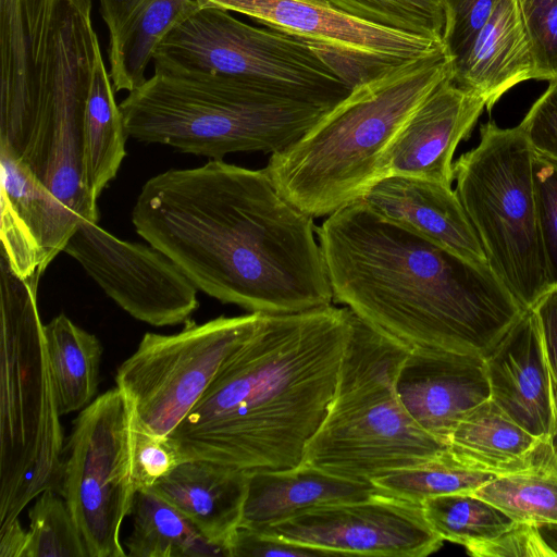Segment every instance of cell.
<instances>
[{"instance_id":"16","label":"cell","mask_w":557,"mask_h":557,"mask_svg":"<svg viewBox=\"0 0 557 557\" xmlns=\"http://www.w3.org/2000/svg\"><path fill=\"white\" fill-rule=\"evenodd\" d=\"M0 177V253L18 277L39 280L81 220L4 148Z\"/></svg>"},{"instance_id":"35","label":"cell","mask_w":557,"mask_h":557,"mask_svg":"<svg viewBox=\"0 0 557 557\" xmlns=\"http://www.w3.org/2000/svg\"><path fill=\"white\" fill-rule=\"evenodd\" d=\"M498 0H443L442 46L450 67L469 52Z\"/></svg>"},{"instance_id":"36","label":"cell","mask_w":557,"mask_h":557,"mask_svg":"<svg viewBox=\"0 0 557 557\" xmlns=\"http://www.w3.org/2000/svg\"><path fill=\"white\" fill-rule=\"evenodd\" d=\"M533 177L543 251L552 286L557 285V163L534 153Z\"/></svg>"},{"instance_id":"6","label":"cell","mask_w":557,"mask_h":557,"mask_svg":"<svg viewBox=\"0 0 557 557\" xmlns=\"http://www.w3.org/2000/svg\"><path fill=\"white\" fill-rule=\"evenodd\" d=\"M0 253V530L42 492H60L63 430L37 306Z\"/></svg>"},{"instance_id":"12","label":"cell","mask_w":557,"mask_h":557,"mask_svg":"<svg viewBox=\"0 0 557 557\" xmlns=\"http://www.w3.org/2000/svg\"><path fill=\"white\" fill-rule=\"evenodd\" d=\"M262 313L188 320L174 334L146 333L115 374L146 431L168 437L206 393L223 364L258 327Z\"/></svg>"},{"instance_id":"10","label":"cell","mask_w":557,"mask_h":557,"mask_svg":"<svg viewBox=\"0 0 557 557\" xmlns=\"http://www.w3.org/2000/svg\"><path fill=\"white\" fill-rule=\"evenodd\" d=\"M152 61L154 71L236 76L330 108L354 87L338 62L319 47L275 28L249 25L218 8H200L173 27Z\"/></svg>"},{"instance_id":"3","label":"cell","mask_w":557,"mask_h":557,"mask_svg":"<svg viewBox=\"0 0 557 557\" xmlns=\"http://www.w3.org/2000/svg\"><path fill=\"white\" fill-rule=\"evenodd\" d=\"M350 331L346 307L263 314L168 436L180 460L247 473L302 463L332 404Z\"/></svg>"},{"instance_id":"13","label":"cell","mask_w":557,"mask_h":557,"mask_svg":"<svg viewBox=\"0 0 557 557\" xmlns=\"http://www.w3.org/2000/svg\"><path fill=\"white\" fill-rule=\"evenodd\" d=\"M63 251L136 320L152 326L186 323L198 309V288L152 245L121 239L83 220Z\"/></svg>"},{"instance_id":"8","label":"cell","mask_w":557,"mask_h":557,"mask_svg":"<svg viewBox=\"0 0 557 557\" xmlns=\"http://www.w3.org/2000/svg\"><path fill=\"white\" fill-rule=\"evenodd\" d=\"M349 312L351 331L335 394L304 462L372 483L441 457L447 445L423 431L397 396L396 376L409 348Z\"/></svg>"},{"instance_id":"7","label":"cell","mask_w":557,"mask_h":557,"mask_svg":"<svg viewBox=\"0 0 557 557\" xmlns=\"http://www.w3.org/2000/svg\"><path fill=\"white\" fill-rule=\"evenodd\" d=\"M91 0H52L39 83L0 111V148L22 162L77 219L98 222L84 171V131L92 71L101 51Z\"/></svg>"},{"instance_id":"4","label":"cell","mask_w":557,"mask_h":557,"mask_svg":"<svg viewBox=\"0 0 557 557\" xmlns=\"http://www.w3.org/2000/svg\"><path fill=\"white\" fill-rule=\"evenodd\" d=\"M450 72L441 46L355 85L301 138L271 154L265 169L276 188L312 218L359 200L381 178L405 122Z\"/></svg>"},{"instance_id":"23","label":"cell","mask_w":557,"mask_h":557,"mask_svg":"<svg viewBox=\"0 0 557 557\" xmlns=\"http://www.w3.org/2000/svg\"><path fill=\"white\" fill-rule=\"evenodd\" d=\"M109 30V74L115 91L146 82L156 48L177 24L201 7L198 0H99Z\"/></svg>"},{"instance_id":"34","label":"cell","mask_w":557,"mask_h":557,"mask_svg":"<svg viewBox=\"0 0 557 557\" xmlns=\"http://www.w3.org/2000/svg\"><path fill=\"white\" fill-rule=\"evenodd\" d=\"M517 2L532 57V79L557 78V0Z\"/></svg>"},{"instance_id":"11","label":"cell","mask_w":557,"mask_h":557,"mask_svg":"<svg viewBox=\"0 0 557 557\" xmlns=\"http://www.w3.org/2000/svg\"><path fill=\"white\" fill-rule=\"evenodd\" d=\"M135 423L134 405L117 386L96 397L73 421L60 493L89 557L127 556L121 529L137 492Z\"/></svg>"},{"instance_id":"29","label":"cell","mask_w":557,"mask_h":557,"mask_svg":"<svg viewBox=\"0 0 557 557\" xmlns=\"http://www.w3.org/2000/svg\"><path fill=\"white\" fill-rule=\"evenodd\" d=\"M421 505L430 527L443 541L466 548L492 541L517 523L472 493L440 495L425 499Z\"/></svg>"},{"instance_id":"9","label":"cell","mask_w":557,"mask_h":557,"mask_svg":"<svg viewBox=\"0 0 557 557\" xmlns=\"http://www.w3.org/2000/svg\"><path fill=\"white\" fill-rule=\"evenodd\" d=\"M476 147L454 163L456 193L488 264L530 309L550 287L533 177L534 151L518 126L480 128Z\"/></svg>"},{"instance_id":"30","label":"cell","mask_w":557,"mask_h":557,"mask_svg":"<svg viewBox=\"0 0 557 557\" xmlns=\"http://www.w3.org/2000/svg\"><path fill=\"white\" fill-rule=\"evenodd\" d=\"M471 493L516 522L535 527L557 523V463L495 476Z\"/></svg>"},{"instance_id":"17","label":"cell","mask_w":557,"mask_h":557,"mask_svg":"<svg viewBox=\"0 0 557 557\" xmlns=\"http://www.w3.org/2000/svg\"><path fill=\"white\" fill-rule=\"evenodd\" d=\"M486 109L478 94L441 83L412 112L389 146L382 177L407 175L446 185L455 180L453 157Z\"/></svg>"},{"instance_id":"1","label":"cell","mask_w":557,"mask_h":557,"mask_svg":"<svg viewBox=\"0 0 557 557\" xmlns=\"http://www.w3.org/2000/svg\"><path fill=\"white\" fill-rule=\"evenodd\" d=\"M132 222L223 304L284 314L333 300L313 218L280 193L265 168L210 160L161 172L143 185Z\"/></svg>"},{"instance_id":"15","label":"cell","mask_w":557,"mask_h":557,"mask_svg":"<svg viewBox=\"0 0 557 557\" xmlns=\"http://www.w3.org/2000/svg\"><path fill=\"white\" fill-rule=\"evenodd\" d=\"M257 532L331 556L424 557L444 542L426 521L422 505L381 492L314 507Z\"/></svg>"},{"instance_id":"25","label":"cell","mask_w":557,"mask_h":557,"mask_svg":"<svg viewBox=\"0 0 557 557\" xmlns=\"http://www.w3.org/2000/svg\"><path fill=\"white\" fill-rule=\"evenodd\" d=\"M530 46L517 0H498L465 58L451 66L457 86L481 96L491 110L521 82L532 79Z\"/></svg>"},{"instance_id":"19","label":"cell","mask_w":557,"mask_h":557,"mask_svg":"<svg viewBox=\"0 0 557 557\" xmlns=\"http://www.w3.org/2000/svg\"><path fill=\"white\" fill-rule=\"evenodd\" d=\"M491 399L531 434L557 443V424L537 317L527 309L484 359Z\"/></svg>"},{"instance_id":"31","label":"cell","mask_w":557,"mask_h":557,"mask_svg":"<svg viewBox=\"0 0 557 557\" xmlns=\"http://www.w3.org/2000/svg\"><path fill=\"white\" fill-rule=\"evenodd\" d=\"M494 478L461 465L446 450L429 462L376 478L372 484L381 493L421 505L440 495L471 493Z\"/></svg>"},{"instance_id":"41","label":"cell","mask_w":557,"mask_h":557,"mask_svg":"<svg viewBox=\"0 0 557 557\" xmlns=\"http://www.w3.org/2000/svg\"><path fill=\"white\" fill-rule=\"evenodd\" d=\"M531 308L542 332L557 424V285L546 289Z\"/></svg>"},{"instance_id":"2","label":"cell","mask_w":557,"mask_h":557,"mask_svg":"<svg viewBox=\"0 0 557 557\" xmlns=\"http://www.w3.org/2000/svg\"><path fill=\"white\" fill-rule=\"evenodd\" d=\"M317 233L333 299L409 349L485 359L525 311L490 264L361 201L327 215Z\"/></svg>"},{"instance_id":"26","label":"cell","mask_w":557,"mask_h":557,"mask_svg":"<svg viewBox=\"0 0 557 557\" xmlns=\"http://www.w3.org/2000/svg\"><path fill=\"white\" fill-rule=\"evenodd\" d=\"M44 329L59 411L61 416L81 411L97 395L103 347L64 313Z\"/></svg>"},{"instance_id":"18","label":"cell","mask_w":557,"mask_h":557,"mask_svg":"<svg viewBox=\"0 0 557 557\" xmlns=\"http://www.w3.org/2000/svg\"><path fill=\"white\" fill-rule=\"evenodd\" d=\"M396 393L412 420L445 445L459 421L491 398L483 358L430 349H409Z\"/></svg>"},{"instance_id":"37","label":"cell","mask_w":557,"mask_h":557,"mask_svg":"<svg viewBox=\"0 0 557 557\" xmlns=\"http://www.w3.org/2000/svg\"><path fill=\"white\" fill-rule=\"evenodd\" d=\"M181 462L168 437L154 435L135 423L134 479L136 488H152Z\"/></svg>"},{"instance_id":"28","label":"cell","mask_w":557,"mask_h":557,"mask_svg":"<svg viewBox=\"0 0 557 557\" xmlns=\"http://www.w3.org/2000/svg\"><path fill=\"white\" fill-rule=\"evenodd\" d=\"M114 87L101 51L96 58L84 131V171L90 194L98 199L116 176L128 137Z\"/></svg>"},{"instance_id":"32","label":"cell","mask_w":557,"mask_h":557,"mask_svg":"<svg viewBox=\"0 0 557 557\" xmlns=\"http://www.w3.org/2000/svg\"><path fill=\"white\" fill-rule=\"evenodd\" d=\"M26 557H89L70 510L57 490L42 492L28 511Z\"/></svg>"},{"instance_id":"21","label":"cell","mask_w":557,"mask_h":557,"mask_svg":"<svg viewBox=\"0 0 557 557\" xmlns=\"http://www.w3.org/2000/svg\"><path fill=\"white\" fill-rule=\"evenodd\" d=\"M447 450L461 465L503 476L557 463V443L516 423L491 398L471 409L451 432Z\"/></svg>"},{"instance_id":"42","label":"cell","mask_w":557,"mask_h":557,"mask_svg":"<svg viewBox=\"0 0 557 557\" xmlns=\"http://www.w3.org/2000/svg\"><path fill=\"white\" fill-rule=\"evenodd\" d=\"M27 530L20 520L0 530V557H26Z\"/></svg>"},{"instance_id":"5","label":"cell","mask_w":557,"mask_h":557,"mask_svg":"<svg viewBox=\"0 0 557 557\" xmlns=\"http://www.w3.org/2000/svg\"><path fill=\"white\" fill-rule=\"evenodd\" d=\"M120 109L128 137L223 160L236 152H278L332 108L236 76L154 71Z\"/></svg>"},{"instance_id":"40","label":"cell","mask_w":557,"mask_h":557,"mask_svg":"<svg viewBox=\"0 0 557 557\" xmlns=\"http://www.w3.org/2000/svg\"><path fill=\"white\" fill-rule=\"evenodd\" d=\"M230 557H319L331 556L322 549L305 546L239 527L228 543Z\"/></svg>"},{"instance_id":"43","label":"cell","mask_w":557,"mask_h":557,"mask_svg":"<svg viewBox=\"0 0 557 557\" xmlns=\"http://www.w3.org/2000/svg\"><path fill=\"white\" fill-rule=\"evenodd\" d=\"M537 528L544 542L557 557V523L543 524Z\"/></svg>"},{"instance_id":"38","label":"cell","mask_w":557,"mask_h":557,"mask_svg":"<svg viewBox=\"0 0 557 557\" xmlns=\"http://www.w3.org/2000/svg\"><path fill=\"white\" fill-rule=\"evenodd\" d=\"M519 127L536 156L557 163V78L549 81Z\"/></svg>"},{"instance_id":"20","label":"cell","mask_w":557,"mask_h":557,"mask_svg":"<svg viewBox=\"0 0 557 557\" xmlns=\"http://www.w3.org/2000/svg\"><path fill=\"white\" fill-rule=\"evenodd\" d=\"M358 201L465 259L488 264L476 231L450 185L387 175L372 184Z\"/></svg>"},{"instance_id":"33","label":"cell","mask_w":557,"mask_h":557,"mask_svg":"<svg viewBox=\"0 0 557 557\" xmlns=\"http://www.w3.org/2000/svg\"><path fill=\"white\" fill-rule=\"evenodd\" d=\"M359 18L442 44L443 0H324Z\"/></svg>"},{"instance_id":"14","label":"cell","mask_w":557,"mask_h":557,"mask_svg":"<svg viewBox=\"0 0 557 557\" xmlns=\"http://www.w3.org/2000/svg\"><path fill=\"white\" fill-rule=\"evenodd\" d=\"M201 8L240 13L304 39L333 57L352 86L424 55L441 42L346 13L324 0H198Z\"/></svg>"},{"instance_id":"39","label":"cell","mask_w":557,"mask_h":557,"mask_svg":"<svg viewBox=\"0 0 557 557\" xmlns=\"http://www.w3.org/2000/svg\"><path fill=\"white\" fill-rule=\"evenodd\" d=\"M466 549L473 557H556L539 528L524 522H517L496 539Z\"/></svg>"},{"instance_id":"27","label":"cell","mask_w":557,"mask_h":557,"mask_svg":"<svg viewBox=\"0 0 557 557\" xmlns=\"http://www.w3.org/2000/svg\"><path fill=\"white\" fill-rule=\"evenodd\" d=\"M133 530L125 540L131 557H230L226 546L206 539L171 503L152 488L138 490Z\"/></svg>"},{"instance_id":"22","label":"cell","mask_w":557,"mask_h":557,"mask_svg":"<svg viewBox=\"0 0 557 557\" xmlns=\"http://www.w3.org/2000/svg\"><path fill=\"white\" fill-rule=\"evenodd\" d=\"M247 488V472L206 459L181 461L152 487L206 539L227 548L242 522Z\"/></svg>"},{"instance_id":"24","label":"cell","mask_w":557,"mask_h":557,"mask_svg":"<svg viewBox=\"0 0 557 557\" xmlns=\"http://www.w3.org/2000/svg\"><path fill=\"white\" fill-rule=\"evenodd\" d=\"M376 492L371 482L333 475L307 462L287 470L248 473L239 527L261 531L308 509L366 499Z\"/></svg>"}]
</instances>
